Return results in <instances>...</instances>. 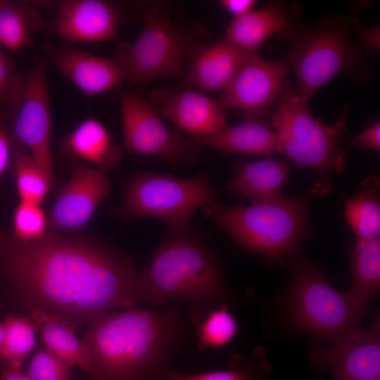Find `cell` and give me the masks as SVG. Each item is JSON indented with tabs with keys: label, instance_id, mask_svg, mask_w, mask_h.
Instances as JSON below:
<instances>
[{
	"label": "cell",
	"instance_id": "obj_1",
	"mask_svg": "<svg viewBox=\"0 0 380 380\" xmlns=\"http://www.w3.org/2000/svg\"><path fill=\"white\" fill-rule=\"evenodd\" d=\"M0 272L21 300L74 331L137 302L130 257L103 241L51 229L28 241L0 231Z\"/></svg>",
	"mask_w": 380,
	"mask_h": 380
},
{
	"label": "cell",
	"instance_id": "obj_2",
	"mask_svg": "<svg viewBox=\"0 0 380 380\" xmlns=\"http://www.w3.org/2000/svg\"><path fill=\"white\" fill-rule=\"evenodd\" d=\"M186 326L179 305L126 307L89 322L82 343L94 380H173Z\"/></svg>",
	"mask_w": 380,
	"mask_h": 380
},
{
	"label": "cell",
	"instance_id": "obj_3",
	"mask_svg": "<svg viewBox=\"0 0 380 380\" xmlns=\"http://www.w3.org/2000/svg\"><path fill=\"white\" fill-rule=\"evenodd\" d=\"M137 302L191 306L196 326L230 296L223 265L190 224L168 227L145 268L137 275Z\"/></svg>",
	"mask_w": 380,
	"mask_h": 380
},
{
	"label": "cell",
	"instance_id": "obj_4",
	"mask_svg": "<svg viewBox=\"0 0 380 380\" xmlns=\"http://www.w3.org/2000/svg\"><path fill=\"white\" fill-rule=\"evenodd\" d=\"M315 196L310 189L293 197L279 192L250 206L225 205L215 200L202 209L243 248L281 261L313 236L309 211Z\"/></svg>",
	"mask_w": 380,
	"mask_h": 380
},
{
	"label": "cell",
	"instance_id": "obj_5",
	"mask_svg": "<svg viewBox=\"0 0 380 380\" xmlns=\"http://www.w3.org/2000/svg\"><path fill=\"white\" fill-rule=\"evenodd\" d=\"M353 20L348 14H329L314 25H303L286 40L301 106L306 107L321 88L339 76L358 84L372 79L367 51L357 42Z\"/></svg>",
	"mask_w": 380,
	"mask_h": 380
},
{
	"label": "cell",
	"instance_id": "obj_6",
	"mask_svg": "<svg viewBox=\"0 0 380 380\" xmlns=\"http://www.w3.org/2000/svg\"><path fill=\"white\" fill-rule=\"evenodd\" d=\"M346 120L344 110L334 125H324L299 103L296 92L288 89L270 117V125L276 129L286 158L315 173L310 189L315 196L327 195L332 189L333 176L346 168V152L341 146Z\"/></svg>",
	"mask_w": 380,
	"mask_h": 380
},
{
	"label": "cell",
	"instance_id": "obj_7",
	"mask_svg": "<svg viewBox=\"0 0 380 380\" xmlns=\"http://www.w3.org/2000/svg\"><path fill=\"white\" fill-rule=\"evenodd\" d=\"M286 310L300 331L330 342L358 327L369 308L336 290L324 272L298 249L289 257Z\"/></svg>",
	"mask_w": 380,
	"mask_h": 380
},
{
	"label": "cell",
	"instance_id": "obj_8",
	"mask_svg": "<svg viewBox=\"0 0 380 380\" xmlns=\"http://www.w3.org/2000/svg\"><path fill=\"white\" fill-rule=\"evenodd\" d=\"M142 20V30L134 42L122 44L117 51L126 80L139 85L159 77H184L185 60L206 44L201 43L196 30L179 23L158 3L150 5Z\"/></svg>",
	"mask_w": 380,
	"mask_h": 380
},
{
	"label": "cell",
	"instance_id": "obj_9",
	"mask_svg": "<svg viewBox=\"0 0 380 380\" xmlns=\"http://www.w3.org/2000/svg\"><path fill=\"white\" fill-rule=\"evenodd\" d=\"M215 200L205 172L188 178L140 172L125 189L122 214L126 218H155L177 227L190 223L197 209Z\"/></svg>",
	"mask_w": 380,
	"mask_h": 380
},
{
	"label": "cell",
	"instance_id": "obj_10",
	"mask_svg": "<svg viewBox=\"0 0 380 380\" xmlns=\"http://www.w3.org/2000/svg\"><path fill=\"white\" fill-rule=\"evenodd\" d=\"M120 112L127 150L137 156H155L174 167L198 162L202 146L169 129L139 93L123 92Z\"/></svg>",
	"mask_w": 380,
	"mask_h": 380
},
{
	"label": "cell",
	"instance_id": "obj_11",
	"mask_svg": "<svg viewBox=\"0 0 380 380\" xmlns=\"http://www.w3.org/2000/svg\"><path fill=\"white\" fill-rule=\"evenodd\" d=\"M11 137L24 146L47 176L55 189L51 152V115L47 66L44 59H34L25 74L22 101L9 120Z\"/></svg>",
	"mask_w": 380,
	"mask_h": 380
},
{
	"label": "cell",
	"instance_id": "obj_12",
	"mask_svg": "<svg viewBox=\"0 0 380 380\" xmlns=\"http://www.w3.org/2000/svg\"><path fill=\"white\" fill-rule=\"evenodd\" d=\"M289 69L280 61H270L249 53L221 96L216 99L225 111L238 109L245 120L267 125L269 108L287 89ZM268 126V125H267Z\"/></svg>",
	"mask_w": 380,
	"mask_h": 380
},
{
	"label": "cell",
	"instance_id": "obj_13",
	"mask_svg": "<svg viewBox=\"0 0 380 380\" xmlns=\"http://www.w3.org/2000/svg\"><path fill=\"white\" fill-rule=\"evenodd\" d=\"M331 343L311 354L315 369L330 372L331 380H380L379 320L368 330L358 326Z\"/></svg>",
	"mask_w": 380,
	"mask_h": 380
},
{
	"label": "cell",
	"instance_id": "obj_14",
	"mask_svg": "<svg viewBox=\"0 0 380 380\" xmlns=\"http://www.w3.org/2000/svg\"><path fill=\"white\" fill-rule=\"evenodd\" d=\"M110 191L107 171L84 163L75 164L71 178L61 189L50 210L49 229L57 233L81 231Z\"/></svg>",
	"mask_w": 380,
	"mask_h": 380
},
{
	"label": "cell",
	"instance_id": "obj_15",
	"mask_svg": "<svg viewBox=\"0 0 380 380\" xmlns=\"http://www.w3.org/2000/svg\"><path fill=\"white\" fill-rule=\"evenodd\" d=\"M147 101L162 119L190 136H208L229 127L225 111L217 100L201 92L155 89L148 93Z\"/></svg>",
	"mask_w": 380,
	"mask_h": 380
},
{
	"label": "cell",
	"instance_id": "obj_16",
	"mask_svg": "<svg viewBox=\"0 0 380 380\" xmlns=\"http://www.w3.org/2000/svg\"><path fill=\"white\" fill-rule=\"evenodd\" d=\"M301 11L298 4L269 1L258 10L234 18L222 39L248 53H257L274 34L285 41L294 34L303 25Z\"/></svg>",
	"mask_w": 380,
	"mask_h": 380
},
{
	"label": "cell",
	"instance_id": "obj_17",
	"mask_svg": "<svg viewBox=\"0 0 380 380\" xmlns=\"http://www.w3.org/2000/svg\"><path fill=\"white\" fill-rule=\"evenodd\" d=\"M45 50L56 68L87 96L103 94L126 80L124 66L117 56H99L72 45L47 44Z\"/></svg>",
	"mask_w": 380,
	"mask_h": 380
},
{
	"label": "cell",
	"instance_id": "obj_18",
	"mask_svg": "<svg viewBox=\"0 0 380 380\" xmlns=\"http://www.w3.org/2000/svg\"><path fill=\"white\" fill-rule=\"evenodd\" d=\"M120 15L102 0L63 1L53 20V31L69 42H109L118 38Z\"/></svg>",
	"mask_w": 380,
	"mask_h": 380
},
{
	"label": "cell",
	"instance_id": "obj_19",
	"mask_svg": "<svg viewBox=\"0 0 380 380\" xmlns=\"http://www.w3.org/2000/svg\"><path fill=\"white\" fill-rule=\"evenodd\" d=\"M249 53L221 39L206 44L189 58L184 77L205 91H224Z\"/></svg>",
	"mask_w": 380,
	"mask_h": 380
},
{
	"label": "cell",
	"instance_id": "obj_20",
	"mask_svg": "<svg viewBox=\"0 0 380 380\" xmlns=\"http://www.w3.org/2000/svg\"><path fill=\"white\" fill-rule=\"evenodd\" d=\"M290 161L287 158H266L246 163L239 167L227 189L252 203H258L281 192L289 182Z\"/></svg>",
	"mask_w": 380,
	"mask_h": 380
},
{
	"label": "cell",
	"instance_id": "obj_21",
	"mask_svg": "<svg viewBox=\"0 0 380 380\" xmlns=\"http://www.w3.org/2000/svg\"><path fill=\"white\" fill-rule=\"evenodd\" d=\"M59 150L63 156L91 163L106 171L117 166L122 158V148L112 143L107 129L94 118L86 119L66 135Z\"/></svg>",
	"mask_w": 380,
	"mask_h": 380
},
{
	"label": "cell",
	"instance_id": "obj_22",
	"mask_svg": "<svg viewBox=\"0 0 380 380\" xmlns=\"http://www.w3.org/2000/svg\"><path fill=\"white\" fill-rule=\"evenodd\" d=\"M190 137L201 146H208L225 154L270 155L281 153L276 132L267 125L254 120H244L236 126L228 127L214 134Z\"/></svg>",
	"mask_w": 380,
	"mask_h": 380
},
{
	"label": "cell",
	"instance_id": "obj_23",
	"mask_svg": "<svg viewBox=\"0 0 380 380\" xmlns=\"http://www.w3.org/2000/svg\"><path fill=\"white\" fill-rule=\"evenodd\" d=\"M379 177L369 175L362 182L360 190L344 202L345 216L356 243L379 239Z\"/></svg>",
	"mask_w": 380,
	"mask_h": 380
},
{
	"label": "cell",
	"instance_id": "obj_24",
	"mask_svg": "<svg viewBox=\"0 0 380 380\" xmlns=\"http://www.w3.org/2000/svg\"><path fill=\"white\" fill-rule=\"evenodd\" d=\"M31 319L46 350L72 367L77 366L89 372V360L85 346L76 338L70 326L56 316L37 310L33 311Z\"/></svg>",
	"mask_w": 380,
	"mask_h": 380
},
{
	"label": "cell",
	"instance_id": "obj_25",
	"mask_svg": "<svg viewBox=\"0 0 380 380\" xmlns=\"http://www.w3.org/2000/svg\"><path fill=\"white\" fill-rule=\"evenodd\" d=\"M348 254L352 282L347 293L367 306L380 288V240L355 242L349 248Z\"/></svg>",
	"mask_w": 380,
	"mask_h": 380
},
{
	"label": "cell",
	"instance_id": "obj_26",
	"mask_svg": "<svg viewBox=\"0 0 380 380\" xmlns=\"http://www.w3.org/2000/svg\"><path fill=\"white\" fill-rule=\"evenodd\" d=\"M42 21L37 6L0 1V46L12 51L31 47L32 36L39 30Z\"/></svg>",
	"mask_w": 380,
	"mask_h": 380
},
{
	"label": "cell",
	"instance_id": "obj_27",
	"mask_svg": "<svg viewBox=\"0 0 380 380\" xmlns=\"http://www.w3.org/2000/svg\"><path fill=\"white\" fill-rule=\"evenodd\" d=\"M11 138V165L16 178V186L20 201L40 204L49 191L50 182L30 151Z\"/></svg>",
	"mask_w": 380,
	"mask_h": 380
},
{
	"label": "cell",
	"instance_id": "obj_28",
	"mask_svg": "<svg viewBox=\"0 0 380 380\" xmlns=\"http://www.w3.org/2000/svg\"><path fill=\"white\" fill-rule=\"evenodd\" d=\"M6 336L0 348V359L4 364L21 369L35 344L37 331L32 319L8 315L4 319Z\"/></svg>",
	"mask_w": 380,
	"mask_h": 380
},
{
	"label": "cell",
	"instance_id": "obj_29",
	"mask_svg": "<svg viewBox=\"0 0 380 380\" xmlns=\"http://www.w3.org/2000/svg\"><path fill=\"white\" fill-rule=\"evenodd\" d=\"M25 75L18 71L13 59L0 46V114L10 120L23 96Z\"/></svg>",
	"mask_w": 380,
	"mask_h": 380
},
{
	"label": "cell",
	"instance_id": "obj_30",
	"mask_svg": "<svg viewBox=\"0 0 380 380\" xmlns=\"http://www.w3.org/2000/svg\"><path fill=\"white\" fill-rule=\"evenodd\" d=\"M200 343L203 348L222 346L236 332V322L226 305L209 312L197 326Z\"/></svg>",
	"mask_w": 380,
	"mask_h": 380
},
{
	"label": "cell",
	"instance_id": "obj_31",
	"mask_svg": "<svg viewBox=\"0 0 380 380\" xmlns=\"http://www.w3.org/2000/svg\"><path fill=\"white\" fill-rule=\"evenodd\" d=\"M270 366L264 360L249 359L227 369L196 374L172 372L173 380H268Z\"/></svg>",
	"mask_w": 380,
	"mask_h": 380
},
{
	"label": "cell",
	"instance_id": "obj_32",
	"mask_svg": "<svg viewBox=\"0 0 380 380\" xmlns=\"http://www.w3.org/2000/svg\"><path fill=\"white\" fill-rule=\"evenodd\" d=\"M47 220L39 204L20 201L13 216V236L20 241L39 239L46 234Z\"/></svg>",
	"mask_w": 380,
	"mask_h": 380
},
{
	"label": "cell",
	"instance_id": "obj_33",
	"mask_svg": "<svg viewBox=\"0 0 380 380\" xmlns=\"http://www.w3.org/2000/svg\"><path fill=\"white\" fill-rule=\"evenodd\" d=\"M71 372V366L45 349L33 355L27 373L35 380H72Z\"/></svg>",
	"mask_w": 380,
	"mask_h": 380
},
{
	"label": "cell",
	"instance_id": "obj_34",
	"mask_svg": "<svg viewBox=\"0 0 380 380\" xmlns=\"http://www.w3.org/2000/svg\"><path fill=\"white\" fill-rule=\"evenodd\" d=\"M353 27L358 43L365 51L368 52L372 50H379V26L367 27L358 19L353 18Z\"/></svg>",
	"mask_w": 380,
	"mask_h": 380
},
{
	"label": "cell",
	"instance_id": "obj_35",
	"mask_svg": "<svg viewBox=\"0 0 380 380\" xmlns=\"http://www.w3.org/2000/svg\"><path fill=\"white\" fill-rule=\"evenodd\" d=\"M350 146L380 151V123L376 122L348 141Z\"/></svg>",
	"mask_w": 380,
	"mask_h": 380
},
{
	"label": "cell",
	"instance_id": "obj_36",
	"mask_svg": "<svg viewBox=\"0 0 380 380\" xmlns=\"http://www.w3.org/2000/svg\"><path fill=\"white\" fill-rule=\"evenodd\" d=\"M11 156V141L8 137L6 119L0 114V178L5 172Z\"/></svg>",
	"mask_w": 380,
	"mask_h": 380
},
{
	"label": "cell",
	"instance_id": "obj_37",
	"mask_svg": "<svg viewBox=\"0 0 380 380\" xmlns=\"http://www.w3.org/2000/svg\"><path fill=\"white\" fill-rule=\"evenodd\" d=\"M220 4L225 10L234 15V18H237L253 11L257 1L255 0H222Z\"/></svg>",
	"mask_w": 380,
	"mask_h": 380
},
{
	"label": "cell",
	"instance_id": "obj_38",
	"mask_svg": "<svg viewBox=\"0 0 380 380\" xmlns=\"http://www.w3.org/2000/svg\"><path fill=\"white\" fill-rule=\"evenodd\" d=\"M1 380H35L22 369L11 367L4 362L0 363Z\"/></svg>",
	"mask_w": 380,
	"mask_h": 380
},
{
	"label": "cell",
	"instance_id": "obj_39",
	"mask_svg": "<svg viewBox=\"0 0 380 380\" xmlns=\"http://www.w3.org/2000/svg\"><path fill=\"white\" fill-rule=\"evenodd\" d=\"M6 336V331L4 323H0V348L1 347Z\"/></svg>",
	"mask_w": 380,
	"mask_h": 380
}]
</instances>
